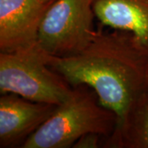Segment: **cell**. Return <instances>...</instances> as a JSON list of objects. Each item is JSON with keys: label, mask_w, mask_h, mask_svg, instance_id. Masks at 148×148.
<instances>
[{"label": "cell", "mask_w": 148, "mask_h": 148, "mask_svg": "<svg viewBox=\"0 0 148 148\" xmlns=\"http://www.w3.org/2000/svg\"><path fill=\"white\" fill-rule=\"evenodd\" d=\"M50 67L73 87H91L101 105L116 114L118 122L148 93V49L127 31L99 27L83 50L54 57Z\"/></svg>", "instance_id": "1"}, {"label": "cell", "mask_w": 148, "mask_h": 148, "mask_svg": "<svg viewBox=\"0 0 148 148\" xmlns=\"http://www.w3.org/2000/svg\"><path fill=\"white\" fill-rule=\"evenodd\" d=\"M117 114L103 106L95 90L86 85L73 87L68 101L58 105L52 115L23 144L22 148L73 147L86 133L110 136Z\"/></svg>", "instance_id": "2"}, {"label": "cell", "mask_w": 148, "mask_h": 148, "mask_svg": "<svg viewBox=\"0 0 148 148\" xmlns=\"http://www.w3.org/2000/svg\"><path fill=\"white\" fill-rule=\"evenodd\" d=\"M54 57L37 42L11 53H0V92L58 106L73 87L51 67Z\"/></svg>", "instance_id": "3"}, {"label": "cell", "mask_w": 148, "mask_h": 148, "mask_svg": "<svg viewBox=\"0 0 148 148\" xmlns=\"http://www.w3.org/2000/svg\"><path fill=\"white\" fill-rule=\"evenodd\" d=\"M93 0H55L38 32L37 41L53 57L73 56L95 35Z\"/></svg>", "instance_id": "4"}, {"label": "cell", "mask_w": 148, "mask_h": 148, "mask_svg": "<svg viewBox=\"0 0 148 148\" xmlns=\"http://www.w3.org/2000/svg\"><path fill=\"white\" fill-rule=\"evenodd\" d=\"M55 0H0V53L37 42L38 32Z\"/></svg>", "instance_id": "5"}, {"label": "cell", "mask_w": 148, "mask_h": 148, "mask_svg": "<svg viewBox=\"0 0 148 148\" xmlns=\"http://www.w3.org/2000/svg\"><path fill=\"white\" fill-rule=\"evenodd\" d=\"M57 106L36 102L14 93L0 97V147H22L52 115Z\"/></svg>", "instance_id": "6"}, {"label": "cell", "mask_w": 148, "mask_h": 148, "mask_svg": "<svg viewBox=\"0 0 148 148\" xmlns=\"http://www.w3.org/2000/svg\"><path fill=\"white\" fill-rule=\"evenodd\" d=\"M102 26L132 33L148 49V0H93Z\"/></svg>", "instance_id": "7"}, {"label": "cell", "mask_w": 148, "mask_h": 148, "mask_svg": "<svg viewBox=\"0 0 148 148\" xmlns=\"http://www.w3.org/2000/svg\"><path fill=\"white\" fill-rule=\"evenodd\" d=\"M101 147L148 148V93L135 102Z\"/></svg>", "instance_id": "8"}, {"label": "cell", "mask_w": 148, "mask_h": 148, "mask_svg": "<svg viewBox=\"0 0 148 148\" xmlns=\"http://www.w3.org/2000/svg\"><path fill=\"white\" fill-rule=\"evenodd\" d=\"M103 137L96 133H86L74 143V148H98L101 147Z\"/></svg>", "instance_id": "9"}]
</instances>
